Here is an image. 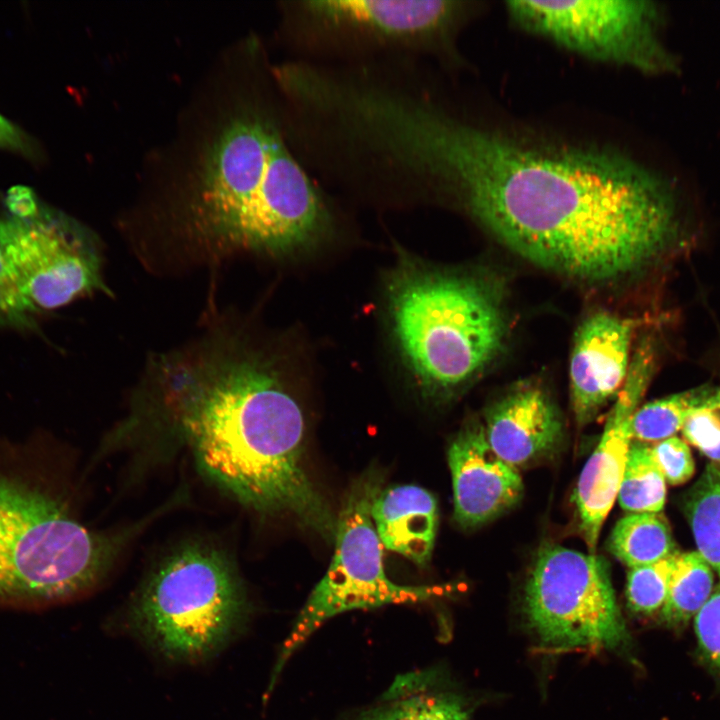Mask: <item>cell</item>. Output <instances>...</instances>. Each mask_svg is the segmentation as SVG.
I'll list each match as a JSON object with an SVG mask.
<instances>
[{"label":"cell","mask_w":720,"mask_h":720,"mask_svg":"<svg viewBox=\"0 0 720 720\" xmlns=\"http://www.w3.org/2000/svg\"><path fill=\"white\" fill-rule=\"evenodd\" d=\"M392 161L395 185L409 204H458L521 257L575 280L630 277L681 236L673 189L640 164L488 131L444 94L410 107Z\"/></svg>","instance_id":"1"},{"label":"cell","mask_w":720,"mask_h":720,"mask_svg":"<svg viewBox=\"0 0 720 720\" xmlns=\"http://www.w3.org/2000/svg\"><path fill=\"white\" fill-rule=\"evenodd\" d=\"M149 374L210 482L247 508L334 540L336 517L305 467L303 413L270 365L222 337L160 355Z\"/></svg>","instance_id":"2"},{"label":"cell","mask_w":720,"mask_h":720,"mask_svg":"<svg viewBox=\"0 0 720 720\" xmlns=\"http://www.w3.org/2000/svg\"><path fill=\"white\" fill-rule=\"evenodd\" d=\"M332 201L290 142L265 63L204 148L188 200L192 232L219 248L290 253L333 231Z\"/></svg>","instance_id":"3"},{"label":"cell","mask_w":720,"mask_h":720,"mask_svg":"<svg viewBox=\"0 0 720 720\" xmlns=\"http://www.w3.org/2000/svg\"><path fill=\"white\" fill-rule=\"evenodd\" d=\"M389 298L401 354L430 397L470 383L503 348L507 319L494 280L409 264L393 277Z\"/></svg>","instance_id":"4"},{"label":"cell","mask_w":720,"mask_h":720,"mask_svg":"<svg viewBox=\"0 0 720 720\" xmlns=\"http://www.w3.org/2000/svg\"><path fill=\"white\" fill-rule=\"evenodd\" d=\"M144 528L89 529L39 480L0 469V603L41 605L87 592Z\"/></svg>","instance_id":"5"},{"label":"cell","mask_w":720,"mask_h":720,"mask_svg":"<svg viewBox=\"0 0 720 720\" xmlns=\"http://www.w3.org/2000/svg\"><path fill=\"white\" fill-rule=\"evenodd\" d=\"M278 11L288 60H416L443 69L458 64L456 39L470 15L457 0H287Z\"/></svg>","instance_id":"6"},{"label":"cell","mask_w":720,"mask_h":720,"mask_svg":"<svg viewBox=\"0 0 720 720\" xmlns=\"http://www.w3.org/2000/svg\"><path fill=\"white\" fill-rule=\"evenodd\" d=\"M245 586L230 554L201 539L165 553L131 607L145 637L175 659H199L222 647L248 615Z\"/></svg>","instance_id":"7"},{"label":"cell","mask_w":720,"mask_h":720,"mask_svg":"<svg viewBox=\"0 0 720 720\" xmlns=\"http://www.w3.org/2000/svg\"><path fill=\"white\" fill-rule=\"evenodd\" d=\"M0 250L26 299L39 311L105 291L98 240L85 225L14 186L0 213Z\"/></svg>","instance_id":"8"},{"label":"cell","mask_w":720,"mask_h":720,"mask_svg":"<svg viewBox=\"0 0 720 720\" xmlns=\"http://www.w3.org/2000/svg\"><path fill=\"white\" fill-rule=\"evenodd\" d=\"M376 473L354 482L336 517L335 548L327 572L314 587L284 642L278 673L288 658L327 620L349 610L419 603L443 592L436 586L399 585L383 566L382 544L371 517L380 491Z\"/></svg>","instance_id":"9"},{"label":"cell","mask_w":720,"mask_h":720,"mask_svg":"<svg viewBox=\"0 0 720 720\" xmlns=\"http://www.w3.org/2000/svg\"><path fill=\"white\" fill-rule=\"evenodd\" d=\"M523 606L530 628L551 649H618L629 643L607 563L593 553L543 546Z\"/></svg>","instance_id":"10"},{"label":"cell","mask_w":720,"mask_h":720,"mask_svg":"<svg viewBox=\"0 0 720 720\" xmlns=\"http://www.w3.org/2000/svg\"><path fill=\"white\" fill-rule=\"evenodd\" d=\"M519 26L591 59L647 74L679 72L677 57L661 38L662 12L655 2L508 1Z\"/></svg>","instance_id":"11"},{"label":"cell","mask_w":720,"mask_h":720,"mask_svg":"<svg viewBox=\"0 0 720 720\" xmlns=\"http://www.w3.org/2000/svg\"><path fill=\"white\" fill-rule=\"evenodd\" d=\"M653 356L652 345L646 342L631 358L626 379L609 413L600 442L578 479L575 504L579 525L592 552L617 498L633 439L632 418L652 376Z\"/></svg>","instance_id":"12"},{"label":"cell","mask_w":720,"mask_h":720,"mask_svg":"<svg viewBox=\"0 0 720 720\" xmlns=\"http://www.w3.org/2000/svg\"><path fill=\"white\" fill-rule=\"evenodd\" d=\"M635 327L633 320L608 312H596L578 327L570 358V394L579 425L590 422L618 395L629 370Z\"/></svg>","instance_id":"13"},{"label":"cell","mask_w":720,"mask_h":720,"mask_svg":"<svg viewBox=\"0 0 720 720\" xmlns=\"http://www.w3.org/2000/svg\"><path fill=\"white\" fill-rule=\"evenodd\" d=\"M448 463L454 520L461 527L488 522L509 510L523 494L518 470L495 453L482 424H469L456 435L448 449Z\"/></svg>","instance_id":"14"},{"label":"cell","mask_w":720,"mask_h":720,"mask_svg":"<svg viewBox=\"0 0 720 720\" xmlns=\"http://www.w3.org/2000/svg\"><path fill=\"white\" fill-rule=\"evenodd\" d=\"M485 421L490 446L517 470L551 455L563 438L557 407L534 383L513 387L489 408Z\"/></svg>","instance_id":"15"},{"label":"cell","mask_w":720,"mask_h":720,"mask_svg":"<svg viewBox=\"0 0 720 720\" xmlns=\"http://www.w3.org/2000/svg\"><path fill=\"white\" fill-rule=\"evenodd\" d=\"M371 517L382 546L420 567L431 560L437 528L435 497L416 485H399L379 491Z\"/></svg>","instance_id":"16"},{"label":"cell","mask_w":720,"mask_h":720,"mask_svg":"<svg viewBox=\"0 0 720 720\" xmlns=\"http://www.w3.org/2000/svg\"><path fill=\"white\" fill-rule=\"evenodd\" d=\"M471 708L433 670L399 675L376 704L351 720H469Z\"/></svg>","instance_id":"17"},{"label":"cell","mask_w":720,"mask_h":720,"mask_svg":"<svg viewBox=\"0 0 720 720\" xmlns=\"http://www.w3.org/2000/svg\"><path fill=\"white\" fill-rule=\"evenodd\" d=\"M607 546L630 568L657 562L676 552L669 526L659 513H631L621 518Z\"/></svg>","instance_id":"18"},{"label":"cell","mask_w":720,"mask_h":720,"mask_svg":"<svg viewBox=\"0 0 720 720\" xmlns=\"http://www.w3.org/2000/svg\"><path fill=\"white\" fill-rule=\"evenodd\" d=\"M714 587V570L697 551L678 552L660 611L663 622L679 627L694 619Z\"/></svg>","instance_id":"19"},{"label":"cell","mask_w":720,"mask_h":720,"mask_svg":"<svg viewBox=\"0 0 720 720\" xmlns=\"http://www.w3.org/2000/svg\"><path fill=\"white\" fill-rule=\"evenodd\" d=\"M697 552L720 577V462L711 461L684 498Z\"/></svg>","instance_id":"20"},{"label":"cell","mask_w":720,"mask_h":720,"mask_svg":"<svg viewBox=\"0 0 720 720\" xmlns=\"http://www.w3.org/2000/svg\"><path fill=\"white\" fill-rule=\"evenodd\" d=\"M617 498L631 513H660L664 508L666 480L648 445L631 443Z\"/></svg>","instance_id":"21"},{"label":"cell","mask_w":720,"mask_h":720,"mask_svg":"<svg viewBox=\"0 0 720 720\" xmlns=\"http://www.w3.org/2000/svg\"><path fill=\"white\" fill-rule=\"evenodd\" d=\"M701 387L676 393L639 407L631 422L632 438L659 442L681 430L690 408L698 400Z\"/></svg>","instance_id":"22"},{"label":"cell","mask_w":720,"mask_h":720,"mask_svg":"<svg viewBox=\"0 0 720 720\" xmlns=\"http://www.w3.org/2000/svg\"><path fill=\"white\" fill-rule=\"evenodd\" d=\"M675 553L648 565L631 568L627 576L626 599L635 614L648 616L661 611L667 597Z\"/></svg>","instance_id":"23"},{"label":"cell","mask_w":720,"mask_h":720,"mask_svg":"<svg viewBox=\"0 0 720 720\" xmlns=\"http://www.w3.org/2000/svg\"><path fill=\"white\" fill-rule=\"evenodd\" d=\"M684 439L713 462H720V387L702 386L681 428Z\"/></svg>","instance_id":"24"},{"label":"cell","mask_w":720,"mask_h":720,"mask_svg":"<svg viewBox=\"0 0 720 720\" xmlns=\"http://www.w3.org/2000/svg\"><path fill=\"white\" fill-rule=\"evenodd\" d=\"M699 654L720 682V577L712 595L694 617Z\"/></svg>","instance_id":"25"},{"label":"cell","mask_w":720,"mask_h":720,"mask_svg":"<svg viewBox=\"0 0 720 720\" xmlns=\"http://www.w3.org/2000/svg\"><path fill=\"white\" fill-rule=\"evenodd\" d=\"M37 312L19 288L0 250V328L36 330Z\"/></svg>","instance_id":"26"},{"label":"cell","mask_w":720,"mask_h":720,"mask_svg":"<svg viewBox=\"0 0 720 720\" xmlns=\"http://www.w3.org/2000/svg\"><path fill=\"white\" fill-rule=\"evenodd\" d=\"M652 457L666 482L680 485L689 480L695 471L691 450L686 441L672 436L651 447Z\"/></svg>","instance_id":"27"},{"label":"cell","mask_w":720,"mask_h":720,"mask_svg":"<svg viewBox=\"0 0 720 720\" xmlns=\"http://www.w3.org/2000/svg\"><path fill=\"white\" fill-rule=\"evenodd\" d=\"M0 149L19 154L28 159H37L39 146L26 131L0 113Z\"/></svg>","instance_id":"28"}]
</instances>
